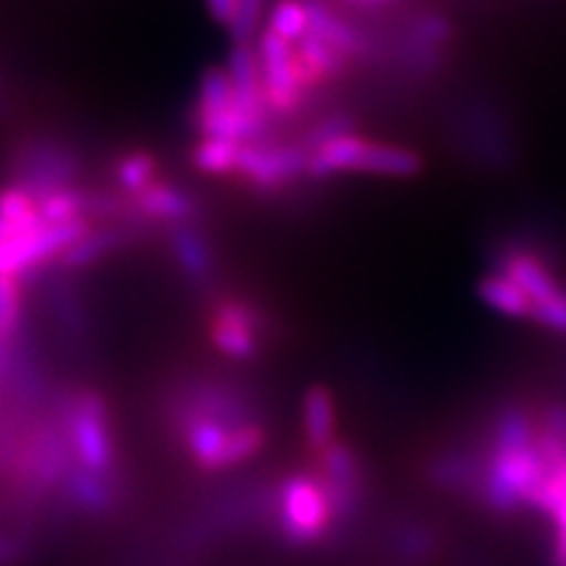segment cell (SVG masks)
<instances>
[{"mask_svg": "<svg viewBox=\"0 0 566 566\" xmlns=\"http://www.w3.org/2000/svg\"><path fill=\"white\" fill-rule=\"evenodd\" d=\"M551 462L541 449L537 422L525 409L509 407L493 424L488 462L480 472V495L495 514L533 509Z\"/></svg>", "mask_w": 566, "mask_h": 566, "instance_id": "1", "label": "cell"}, {"mask_svg": "<svg viewBox=\"0 0 566 566\" xmlns=\"http://www.w3.org/2000/svg\"><path fill=\"white\" fill-rule=\"evenodd\" d=\"M55 409L66 430L74 464L97 475H113L116 438H113L108 399L103 391L92 386L69 388L55 396Z\"/></svg>", "mask_w": 566, "mask_h": 566, "instance_id": "2", "label": "cell"}, {"mask_svg": "<svg viewBox=\"0 0 566 566\" xmlns=\"http://www.w3.org/2000/svg\"><path fill=\"white\" fill-rule=\"evenodd\" d=\"M84 155L71 142L53 134H27L6 155V179L34 200L55 189L80 187Z\"/></svg>", "mask_w": 566, "mask_h": 566, "instance_id": "3", "label": "cell"}, {"mask_svg": "<svg viewBox=\"0 0 566 566\" xmlns=\"http://www.w3.org/2000/svg\"><path fill=\"white\" fill-rule=\"evenodd\" d=\"M273 499L275 530L289 546H321L338 525L334 504L317 472H292L275 488Z\"/></svg>", "mask_w": 566, "mask_h": 566, "instance_id": "4", "label": "cell"}, {"mask_svg": "<svg viewBox=\"0 0 566 566\" xmlns=\"http://www.w3.org/2000/svg\"><path fill=\"white\" fill-rule=\"evenodd\" d=\"M202 313L205 336L218 354L237 363H252L260 357L271 334V315L258 302L218 289L216 294L202 300Z\"/></svg>", "mask_w": 566, "mask_h": 566, "instance_id": "5", "label": "cell"}, {"mask_svg": "<svg viewBox=\"0 0 566 566\" xmlns=\"http://www.w3.org/2000/svg\"><path fill=\"white\" fill-rule=\"evenodd\" d=\"M260 80H263V97L273 118H292L296 111L307 103L310 92L302 87L300 71H296V51L294 42L283 40L273 30L260 32L258 42Z\"/></svg>", "mask_w": 566, "mask_h": 566, "instance_id": "6", "label": "cell"}, {"mask_svg": "<svg viewBox=\"0 0 566 566\" xmlns=\"http://www.w3.org/2000/svg\"><path fill=\"white\" fill-rule=\"evenodd\" d=\"M307 158L310 155L300 142H250L242 145L233 179L247 184L254 192H281L307 176Z\"/></svg>", "mask_w": 566, "mask_h": 566, "instance_id": "7", "label": "cell"}, {"mask_svg": "<svg viewBox=\"0 0 566 566\" xmlns=\"http://www.w3.org/2000/svg\"><path fill=\"white\" fill-rule=\"evenodd\" d=\"M501 273L512 279L533 304L535 321L554 334H566V286L556 281L548 265L533 252H506L501 260Z\"/></svg>", "mask_w": 566, "mask_h": 566, "instance_id": "8", "label": "cell"}, {"mask_svg": "<svg viewBox=\"0 0 566 566\" xmlns=\"http://www.w3.org/2000/svg\"><path fill=\"white\" fill-rule=\"evenodd\" d=\"M163 231H166L171 263L189 292H195L200 300L216 294L221 289V265H218V252L210 233L200 223H181Z\"/></svg>", "mask_w": 566, "mask_h": 566, "instance_id": "9", "label": "cell"}, {"mask_svg": "<svg viewBox=\"0 0 566 566\" xmlns=\"http://www.w3.org/2000/svg\"><path fill=\"white\" fill-rule=\"evenodd\" d=\"M317 475H321L325 491H328L331 504L338 525L354 520L359 501H363V464H359L357 451L349 443L336 441L317 451Z\"/></svg>", "mask_w": 566, "mask_h": 566, "instance_id": "10", "label": "cell"}, {"mask_svg": "<svg viewBox=\"0 0 566 566\" xmlns=\"http://www.w3.org/2000/svg\"><path fill=\"white\" fill-rule=\"evenodd\" d=\"M134 212L150 229H171L181 223H200L202 218V200L195 192H189L184 184L171 179H158L153 187L137 197H129Z\"/></svg>", "mask_w": 566, "mask_h": 566, "instance_id": "11", "label": "cell"}, {"mask_svg": "<svg viewBox=\"0 0 566 566\" xmlns=\"http://www.w3.org/2000/svg\"><path fill=\"white\" fill-rule=\"evenodd\" d=\"M147 233L150 231L139 229V226H129V223L92 226L80 242L71 244L69 250L55 260V263H59L63 271L76 275L87 271V268H95L97 263H103V260L111 258V254L122 252L124 247L139 242V239L147 237Z\"/></svg>", "mask_w": 566, "mask_h": 566, "instance_id": "12", "label": "cell"}, {"mask_svg": "<svg viewBox=\"0 0 566 566\" xmlns=\"http://www.w3.org/2000/svg\"><path fill=\"white\" fill-rule=\"evenodd\" d=\"M296 51V71H300V82L307 92L338 80L349 69V59L331 48L328 42H323L317 34L307 32L304 38L294 42Z\"/></svg>", "mask_w": 566, "mask_h": 566, "instance_id": "13", "label": "cell"}, {"mask_svg": "<svg viewBox=\"0 0 566 566\" xmlns=\"http://www.w3.org/2000/svg\"><path fill=\"white\" fill-rule=\"evenodd\" d=\"M307 6V19H310V30L321 38L323 42H328L331 48H336L338 53L346 55V59H363L370 51L367 45L365 34L357 30V27L349 24V21L342 19L336 13L334 6L328 0H304Z\"/></svg>", "mask_w": 566, "mask_h": 566, "instance_id": "14", "label": "cell"}, {"mask_svg": "<svg viewBox=\"0 0 566 566\" xmlns=\"http://www.w3.org/2000/svg\"><path fill=\"white\" fill-rule=\"evenodd\" d=\"M420 168H422L420 155L407 150V147L380 145V142L363 139L354 174L359 171V174H373V176H388V179H407V176L420 174Z\"/></svg>", "mask_w": 566, "mask_h": 566, "instance_id": "15", "label": "cell"}, {"mask_svg": "<svg viewBox=\"0 0 566 566\" xmlns=\"http://www.w3.org/2000/svg\"><path fill=\"white\" fill-rule=\"evenodd\" d=\"M63 493L76 509L87 514H105L116 504V483L113 475H97V472L82 470L71 462L66 480H63Z\"/></svg>", "mask_w": 566, "mask_h": 566, "instance_id": "16", "label": "cell"}, {"mask_svg": "<svg viewBox=\"0 0 566 566\" xmlns=\"http://www.w3.org/2000/svg\"><path fill=\"white\" fill-rule=\"evenodd\" d=\"M302 430L315 454L336 441V399L325 386H310L304 391Z\"/></svg>", "mask_w": 566, "mask_h": 566, "instance_id": "17", "label": "cell"}, {"mask_svg": "<svg viewBox=\"0 0 566 566\" xmlns=\"http://www.w3.org/2000/svg\"><path fill=\"white\" fill-rule=\"evenodd\" d=\"M111 176L113 189H118L126 197H137L147 187H153L155 181L163 179V168L160 160L150 150H129L113 158Z\"/></svg>", "mask_w": 566, "mask_h": 566, "instance_id": "18", "label": "cell"}, {"mask_svg": "<svg viewBox=\"0 0 566 566\" xmlns=\"http://www.w3.org/2000/svg\"><path fill=\"white\" fill-rule=\"evenodd\" d=\"M233 92L244 103H265L263 80H260V61L254 42H233L229 61H226Z\"/></svg>", "mask_w": 566, "mask_h": 566, "instance_id": "19", "label": "cell"}, {"mask_svg": "<svg viewBox=\"0 0 566 566\" xmlns=\"http://www.w3.org/2000/svg\"><path fill=\"white\" fill-rule=\"evenodd\" d=\"M233 97H237V92H233L229 71L218 69V66L208 69L202 74L200 87H197V97H195L192 116H189V122H192V126L208 122V118L218 116V113H223L226 108H229V105L233 103Z\"/></svg>", "mask_w": 566, "mask_h": 566, "instance_id": "20", "label": "cell"}, {"mask_svg": "<svg viewBox=\"0 0 566 566\" xmlns=\"http://www.w3.org/2000/svg\"><path fill=\"white\" fill-rule=\"evenodd\" d=\"M30 328L27 286L17 275H0V342L11 344Z\"/></svg>", "mask_w": 566, "mask_h": 566, "instance_id": "21", "label": "cell"}, {"mask_svg": "<svg viewBox=\"0 0 566 566\" xmlns=\"http://www.w3.org/2000/svg\"><path fill=\"white\" fill-rule=\"evenodd\" d=\"M239 153H242V142L231 139H212V137H200V142L192 147V160L195 171L202 176H216V179H223V176H233L237 171Z\"/></svg>", "mask_w": 566, "mask_h": 566, "instance_id": "22", "label": "cell"}, {"mask_svg": "<svg viewBox=\"0 0 566 566\" xmlns=\"http://www.w3.org/2000/svg\"><path fill=\"white\" fill-rule=\"evenodd\" d=\"M478 294L488 307H493L495 313L506 317H527L530 321V315H533V304H530L527 294L522 292L512 279H506L504 273L485 275V279L480 281Z\"/></svg>", "mask_w": 566, "mask_h": 566, "instance_id": "23", "label": "cell"}, {"mask_svg": "<svg viewBox=\"0 0 566 566\" xmlns=\"http://www.w3.org/2000/svg\"><path fill=\"white\" fill-rule=\"evenodd\" d=\"M38 212L42 223H71L90 221L87 218V187L55 189V192L40 197Z\"/></svg>", "mask_w": 566, "mask_h": 566, "instance_id": "24", "label": "cell"}, {"mask_svg": "<svg viewBox=\"0 0 566 566\" xmlns=\"http://www.w3.org/2000/svg\"><path fill=\"white\" fill-rule=\"evenodd\" d=\"M0 218L9 221L17 229H34V226H42L40 212H38V200L24 189L13 187V184H6L0 187Z\"/></svg>", "mask_w": 566, "mask_h": 566, "instance_id": "25", "label": "cell"}, {"mask_svg": "<svg viewBox=\"0 0 566 566\" xmlns=\"http://www.w3.org/2000/svg\"><path fill=\"white\" fill-rule=\"evenodd\" d=\"M268 30L281 34V38L289 42L304 38L310 30L307 6H304V0H279L271 9V17H268Z\"/></svg>", "mask_w": 566, "mask_h": 566, "instance_id": "26", "label": "cell"}, {"mask_svg": "<svg viewBox=\"0 0 566 566\" xmlns=\"http://www.w3.org/2000/svg\"><path fill=\"white\" fill-rule=\"evenodd\" d=\"M268 0H237V11L229 24V34L233 42H254L260 24H263Z\"/></svg>", "mask_w": 566, "mask_h": 566, "instance_id": "27", "label": "cell"}, {"mask_svg": "<svg viewBox=\"0 0 566 566\" xmlns=\"http://www.w3.org/2000/svg\"><path fill=\"white\" fill-rule=\"evenodd\" d=\"M208 3L210 17L218 21V24L229 27L233 19V11H237V0H205Z\"/></svg>", "mask_w": 566, "mask_h": 566, "instance_id": "28", "label": "cell"}, {"mask_svg": "<svg viewBox=\"0 0 566 566\" xmlns=\"http://www.w3.org/2000/svg\"><path fill=\"white\" fill-rule=\"evenodd\" d=\"M19 231H24V229H17V226H11L9 221H3V218H0V244H3L6 239L17 237Z\"/></svg>", "mask_w": 566, "mask_h": 566, "instance_id": "29", "label": "cell"}]
</instances>
